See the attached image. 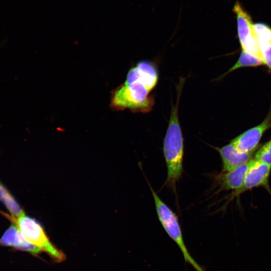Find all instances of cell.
I'll list each match as a JSON object with an SVG mask.
<instances>
[{
	"label": "cell",
	"instance_id": "cell-3",
	"mask_svg": "<svg viewBox=\"0 0 271 271\" xmlns=\"http://www.w3.org/2000/svg\"><path fill=\"white\" fill-rule=\"evenodd\" d=\"M154 198L159 221L169 236L179 247L185 261L196 271H205L189 253L185 244L183 234L176 214L159 197L146 179Z\"/></svg>",
	"mask_w": 271,
	"mask_h": 271
},
{
	"label": "cell",
	"instance_id": "cell-1",
	"mask_svg": "<svg viewBox=\"0 0 271 271\" xmlns=\"http://www.w3.org/2000/svg\"><path fill=\"white\" fill-rule=\"evenodd\" d=\"M158 80V72L153 63L145 60L137 63L129 70L124 83L112 92L111 106L117 110L149 112L155 104L154 96L150 93Z\"/></svg>",
	"mask_w": 271,
	"mask_h": 271
},
{
	"label": "cell",
	"instance_id": "cell-9",
	"mask_svg": "<svg viewBox=\"0 0 271 271\" xmlns=\"http://www.w3.org/2000/svg\"><path fill=\"white\" fill-rule=\"evenodd\" d=\"M219 153L223 172L232 171L250 160L254 152L245 153L238 150L231 143L221 148H214Z\"/></svg>",
	"mask_w": 271,
	"mask_h": 271
},
{
	"label": "cell",
	"instance_id": "cell-4",
	"mask_svg": "<svg viewBox=\"0 0 271 271\" xmlns=\"http://www.w3.org/2000/svg\"><path fill=\"white\" fill-rule=\"evenodd\" d=\"M8 218L17 225L30 243L44 251L56 261L61 262L65 259L64 254L51 242L43 227L36 220L25 214L17 218L10 216Z\"/></svg>",
	"mask_w": 271,
	"mask_h": 271
},
{
	"label": "cell",
	"instance_id": "cell-2",
	"mask_svg": "<svg viewBox=\"0 0 271 271\" xmlns=\"http://www.w3.org/2000/svg\"><path fill=\"white\" fill-rule=\"evenodd\" d=\"M185 79L180 78L176 86L177 98L172 103L168 128L163 142V153L167 169L164 185L176 193V184L182 178L184 156V139L179 122L178 107Z\"/></svg>",
	"mask_w": 271,
	"mask_h": 271
},
{
	"label": "cell",
	"instance_id": "cell-6",
	"mask_svg": "<svg viewBox=\"0 0 271 271\" xmlns=\"http://www.w3.org/2000/svg\"><path fill=\"white\" fill-rule=\"evenodd\" d=\"M270 125L271 117H268L259 124L238 136L230 143L241 152H254L263 133Z\"/></svg>",
	"mask_w": 271,
	"mask_h": 271
},
{
	"label": "cell",
	"instance_id": "cell-10",
	"mask_svg": "<svg viewBox=\"0 0 271 271\" xmlns=\"http://www.w3.org/2000/svg\"><path fill=\"white\" fill-rule=\"evenodd\" d=\"M251 160L232 171L219 175L217 180L220 189L234 190L235 193L239 190L242 187Z\"/></svg>",
	"mask_w": 271,
	"mask_h": 271
},
{
	"label": "cell",
	"instance_id": "cell-13",
	"mask_svg": "<svg viewBox=\"0 0 271 271\" xmlns=\"http://www.w3.org/2000/svg\"><path fill=\"white\" fill-rule=\"evenodd\" d=\"M254 159L271 166V140L264 144L255 153Z\"/></svg>",
	"mask_w": 271,
	"mask_h": 271
},
{
	"label": "cell",
	"instance_id": "cell-5",
	"mask_svg": "<svg viewBox=\"0 0 271 271\" xmlns=\"http://www.w3.org/2000/svg\"><path fill=\"white\" fill-rule=\"evenodd\" d=\"M232 11L236 16L237 34L242 50L264 61L250 15L238 1L235 2Z\"/></svg>",
	"mask_w": 271,
	"mask_h": 271
},
{
	"label": "cell",
	"instance_id": "cell-14",
	"mask_svg": "<svg viewBox=\"0 0 271 271\" xmlns=\"http://www.w3.org/2000/svg\"><path fill=\"white\" fill-rule=\"evenodd\" d=\"M253 27L259 41H264L271 44L270 27L261 23L254 24Z\"/></svg>",
	"mask_w": 271,
	"mask_h": 271
},
{
	"label": "cell",
	"instance_id": "cell-15",
	"mask_svg": "<svg viewBox=\"0 0 271 271\" xmlns=\"http://www.w3.org/2000/svg\"><path fill=\"white\" fill-rule=\"evenodd\" d=\"M259 42L265 64L271 69V44L264 41L259 40Z\"/></svg>",
	"mask_w": 271,
	"mask_h": 271
},
{
	"label": "cell",
	"instance_id": "cell-11",
	"mask_svg": "<svg viewBox=\"0 0 271 271\" xmlns=\"http://www.w3.org/2000/svg\"><path fill=\"white\" fill-rule=\"evenodd\" d=\"M0 200L11 214V217L17 218L25 212L15 198L0 181Z\"/></svg>",
	"mask_w": 271,
	"mask_h": 271
},
{
	"label": "cell",
	"instance_id": "cell-12",
	"mask_svg": "<svg viewBox=\"0 0 271 271\" xmlns=\"http://www.w3.org/2000/svg\"><path fill=\"white\" fill-rule=\"evenodd\" d=\"M264 64H265L263 60L242 50L238 60L226 74L241 67H255Z\"/></svg>",
	"mask_w": 271,
	"mask_h": 271
},
{
	"label": "cell",
	"instance_id": "cell-7",
	"mask_svg": "<svg viewBox=\"0 0 271 271\" xmlns=\"http://www.w3.org/2000/svg\"><path fill=\"white\" fill-rule=\"evenodd\" d=\"M271 166L253 159L246 173L241 188L235 193L238 195L253 188L266 186L270 172Z\"/></svg>",
	"mask_w": 271,
	"mask_h": 271
},
{
	"label": "cell",
	"instance_id": "cell-8",
	"mask_svg": "<svg viewBox=\"0 0 271 271\" xmlns=\"http://www.w3.org/2000/svg\"><path fill=\"white\" fill-rule=\"evenodd\" d=\"M0 245L37 254L41 250L30 243L15 224H12L0 238Z\"/></svg>",
	"mask_w": 271,
	"mask_h": 271
}]
</instances>
